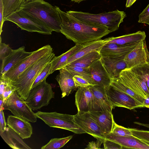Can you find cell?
<instances>
[{"label": "cell", "mask_w": 149, "mask_h": 149, "mask_svg": "<svg viewBox=\"0 0 149 149\" xmlns=\"http://www.w3.org/2000/svg\"><path fill=\"white\" fill-rule=\"evenodd\" d=\"M57 8L61 19V32L76 44L99 40L110 33L106 26L83 22Z\"/></svg>", "instance_id": "1"}, {"label": "cell", "mask_w": 149, "mask_h": 149, "mask_svg": "<svg viewBox=\"0 0 149 149\" xmlns=\"http://www.w3.org/2000/svg\"><path fill=\"white\" fill-rule=\"evenodd\" d=\"M19 9L33 16L51 30L61 32L62 22L57 6L44 0L25 1Z\"/></svg>", "instance_id": "2"}, {"label": "cell", "mask_w": 149, "mask_h": 149, "mask_svg": "<svg viewBox=\"0 0 149 149\" xmlns=\"http://www.w3.org/2000/svg\"><path fill=\"white\" fill-rule=\"evenodd\" d=\"M55 56L53 52L49 53L26 69L17 79L11 81L16 92L21 98L26 100L36 79Z\"/></svg>", "instance_id": "3"}, {"label": "cell", "mask_w": 149, "mask_h": 149, "mask_svg": "<svg viewBox=\"0 0 149 149\" xmlns=\"http://www.w3.org/2000/svg\"><path fill=\"white\" fill-rule=\"evenodd\" d=\"M66 13L83 22L106 26L110 33L118 29L120 24L126 16L125 12L118 10L98 14L72 10Z\"/></svg>", "instance_id": "4"}, {"label": "cell", "mask_w": 149, "mask_h": 149, "mask_svg": "<svg viewBox=\"0 0 149 149\" xmlns=\"http://www.w3.org/2000/svg\"><path fill=\"white\" fill-rule=\"evenodd\" d=\"M8 21L16 24L22 30L29 32H36L45 35H51L52 31L33 16L20 9L6 17Z\"/></svg>", "instance_id": "5"}, {"label": "cell", "mask_w": 149, "mask_h": 149, "mask_svg": "<svg viewBox=\"0 0 149 149\" xmlns=\"http://www.w3.org/2000/svg\"><path fill=\"white\" fill-rule=\"evenodd\" d=\"M37 118L51 127L65 129L78 134L86 133L74 122V115L56 112L38 111L35 113Z\"/></svg>", "instance_id": "6"}, {"label": "cell", "mask_w": 149, "mask_h": 149, "mask_svg": "<svg viewBox=\"0 0 149 149\" xmlns=\"http://www.w3.org/2000/svg\"><path fill=\"white\" fill-rule=\"evenodd\" d=\"M3 110H9L14 116L29 122L35 123L37 120L35 113L16 91L4 101Z\"/></svg>", "instance_id": "7"}, {"label": "cell", "mask_w": 149, "mask_h": 149, "mask_svg": "<svg viewBox=\"0 0 149 149\" xmlns=\"http://www.w3.org/2000/svg\"><path fill=\"white\" fill-rule=\"evenodd\" d=\"M54 97L51 86L45 80L31 88L26 101L33 111H36L48 105Z\"/></svg>", "instance_id": "8"}, {"label": "cell", "mask_w": 149, "mask_h": 149, "mask_svg": "<svg viewBox=\"0 0 149 149\" xmlns=\"http://www.w3.org/2000/svg\"><path fill=\"white\" fill-rule=\"evenodd\" d=\"M52 52V48L49 45L33 51L31 55L0 76V78L11 81H13L31 65L47 54Z\"/></svg>", "instance_id": "9"}, {"label": "cell", "mask_w": 149, "mask_h": 149, "mask_svg": "<svg viewBox=\"0 0 149 149\" xmlns=\"http://www.w3.org/2000/svg\"><path fill=\"white\" fill-rule=\"evenodd\" d=\"M118 79L123 84L145 99L149 95L144 79L136 71L130 68H126L121 72Z\"/></svg>", "instance_id": "10"}, {"label": "cell", "mask_w": 149, "mask_h": 149, "mask_svg": "<svg viewBox=\"0 0 149 149\" xmlns=\"http://www.w3.org/2000/svg\"><path fill=\"white\" fill-rule=\"evenodd\" d=\"M106 91L112 109L118 107L132 110L143 108L142 104L129 95L115 88L111 85L106 89Z\"/></svg>", "instance_id": "11"}, {"label": "cell", "mask_w": 149, "mask_h": 149, "mask_svg": "<svg viewBox=\"0 0 149 149\" xmlns=\"http://www.w3.org/2000/svg\"><path fill=\"white\" fill-rule=\"evenodd\" d=\"M75 103L78 111L90 112L102 111L89 86L79 87L75 94Z\"/></svg>", "instance_id": "12"}, {"label": "cell", "mask_w": 149, "mask_h": 149, "mask_svg": "<svg viewBox=\"0 0 149 149\" xmlns=\"http://www.w3.org/2000/svg\"><path fill=\"white\" fill-rule=\"evenodd\" d=\"M74 122L86 133L97 139L104 140L101 129L89 112L78 111L74 115Z\"/></svg>", "instance_id": "13"}, {"label": "cell", "mask_w": 149, "mask_h": 149, "mask_svg": "<svg viewBox=\"0 0 149 149\" xmlns=\"http://www.w3.org/2000/svg\"><path fill=\"white\" fill-rule=\"evenodd\" d=\"M124 59L128 69L149 63V52L145 40L142 41L128 54Z\"/></svg>", "instance_id": "14"}, {"label": "cell", "mask_w": 149, "mask_h": 149, "mask_svg": "<svg viewBox=\"0 0 149 149\" xmlns=\"http://www.w3.org/2000/svg\"><path fill=\"white\" fill-rule=\"evenodd\" d=\"M88 68L91 75L93 85H98L106 89L109 86L111 79L100 59L94 62Z\"/></svg>", "instance_id": "15"}, {"label": "cell", "mask_w": 149, "mask_h": 149, "mask_svg": "<svg viewBox=\"0 0 149 149\" xmlns=\"http://www.w3.org/2000/svg\"><path fill=\"white\" fill-rule=\"evenodd\" d=\"M7 124L22 139L30 138L33 133V128L29 121L14 116H8Z\"/></svg>", "instance_id": "16"}, {"label": "cell", "mask_w": 149, "mask_h": 149, "mask_svg": "<svg viewBox=\"0 0 149 149\" xmlns=\"http://www.w3.org/2000/svg\"><path fill=\"white\" fill-rule=\"evenodd\" d=\"M105 139L120 145L123 148L149 149V142L133 136H119L111 133Z\"/></svg>", "instance_id": "17"}, {"label": "cell", "mask_w": 149, "mask_h": 149, "mask_svg": "<svg viewBox=\"0 0 149 149\" xmlns=\"http://www.w3.org/2000/svg\"><path fill=\"white\" fill-rule=\"evenodd\" d=\"M33 52H27L24 46L13 49L12 53L2 61L0 69V76L7 72L14 66Z\"/></svg>", "instance_id": "18"}, {"label": "cell", "mask_w": 149, "mask_h": 149, "mask_svg": "<svg viewBox=\"0 0 149 149\" xmlns=\"http://www.w3.org/2000/svg\"><path fill=\"white\" fill-rule=\"evenodd\" d=\"M139 44L126 46L107 43L102 47L100 53L101 56L124 59L125 56Z\"/></svg>", "instance_id": "19"}, {"label": "cell", "mask_w": 149, "mask_h": 149, "mask_svg": "<svg viewBox=\"0 0 149 149\" xmlns=\"http://www.w3.org/2000/svg\"><path fill=\"white\" fill-rule=\"evenodd\" d=\"M89 113L100 127L105 137L111 132L115 122L112 113L107 111Z\"/></svg>", "instance_id": "20"}, {"label": "cell", "mask_w": 149, "mask_h": 149, "mask_svg": "<svg viewBox=\"0 0 149 149\" xmlns=\"http://www.w3.org/2000/svg\"><path fill=\"white\" fill-rule=\"evenodd\" d=\"M109 41L107 38L104 40L101 39L84 44V46L70 56L60 67L59 70L92 51L95 50L100 51L102 47Z\"/></svg>", "instance_id": "21"}, {"label": "cell", "mask_w": 149, "mask_h": 149, "mask_svg": "<svg viewBox=\"0 0 149 149\" xmlns=\"http://www.w3.org/2000/svg\"><path fill=\"white\" fill-rule=\"evenodd\" d=\"M100 59L111 79L118 78L121 72L127 68L124 59L101 56Z\"/></svg>", "instance_id": "22"}, {"label": "cell", "mask_w": 149, "mask_h": 149, "mask_svg": "<svg viewBox=\"0 0 149 149\" xmlns=\"http://www.w3.org/2000/svg\"><path fill=\"white\" fill-rule=\"evenodd\" d=\"M55 79L58 83L61 92L62 98L68 96L72 90L76 88L73 79V76L67 70L62 68Z\"/></svg>", "instance_id": "23"}, {"label": "cell", "mask_w": 149, "mask_h": 149, "mask_svg": "<svg viewBox=\"0 0 149 149\" xmlns=\"http://www.w3.org/2000/svg\"><path fill=\"white\" fill-rule=\"evenodd\" d=\"M146 36L144 31H139L135 33L118 37H109L108 38L109 40L108 43L126 46H132L139 44L145 40Z\"/></svg>", "instance_id": "24"}, {"label": "cell", "mask_w": 149, "mask_h": 149, "mask_svg": "<svg viewBox=\"0 0 149 149\" xmlns=\"http://www.w3.org/2000/svg\"><path fill=\"white\" fill-rule=\"evenodd\" d=\"M2 138L11 148L14 149H31L16 133L6 127L5 131L0 132Z\"/></svg>", "instance_id": "25"}, {"label": "cell", "mask_w": 149, "mask_h": 149, "mask_svg": "<svg viewBox=\"0 0 149 149\" xmlns=\"http://www.w3.org/2000/svg\"><path fill=\"white\" fill-rule=\"evenodd\" d=\"M89 88L102 111H107L112 113L113 109L108 100L106 89L97 85L90 86Z\"/></svg>", "instance_id": "26"}, {"label": "cell", "mask_w": 149, "mask_h": 149, "mask_svg": "<svg viewBox=\"0 0 149 149\" xmlns=\"http://www.w3.org/2000/svg\"><path fill=\"white\" fill-rule=\"evenodd\" d=\"M84 44H76L73 47L66 52L58 56H55L51 62V67L50 74H52L55 71L58 70L60 67L68 59L79 49L82 47Z\"/></svg>", "instance_id": "27"}, {"label": "cell", "mask_w": 149, "mask_h": 149, "mask_svg": "<svg viewBox=\"0 0 149 149\" xmlns=\"http://www.w3.org/2000/svg\"><path fill=\"white\" fill-rule=\"evenodd\" d=\"M101 58L100 51L95 50L75 60L68 65L82 68H87L96 61L100 59Z\"/></svg>", "instance_id": "28"}, {"label": "cell", "mask_w": 149, "mask_h": 149, "mask_svg": "<svg viewBox=\"0 0 149 149\" xmlns=\"http://www.w3.org/2000/svg\"><path fill=\"white\" fill-rule=\"evenodd\" d=\"M110 85L115 88L129 95L143 104L145 98L137 94L122 83L120 81L118 78L111 79Z\"/></svg>", "instance_id": "29"}, {"label": "cell", "mask_w": 149, "mask_h": 149, "mask_svg": "<svg viewBox=\"0 0 149 149\" xmlns=\"http://www.w3.org/2000/svg\"><path fill=\"white\" fill-rule=\"evenodd\" d=\"M63 68L68 70L73 76L78 75L82 77L93 85L91 75L88 68H82L69 65Z\"/></svg>", "instance_id": "30"}, {"label": "cell", "mask_w": 149, "mask_h": 149, "mask_svg": "<svg viewBox=\"0 0 149 149\" xmlns=\"http://www.w3.org/2000/svg\"><path fill=\"white\" fill-rule=\"evenodd\" d=\"M25 0H3L4 6L3 20L6 17L19 9Z\"/></svg>", "instance_id": "31"}, {"label": "cell", "mask_w": 149, "mask_h": 149, "mask_svg": "<svg viewBox=\"0 0 149 149\" xmlns=\"http://www.w3.org/2000/svg\"><path fill=\"white\" fill-rule=\"evenodd\" d=\"M72 135L61 138L51 139L46 145L42 146L41 149H58L63 147L72 138Z\"/></svg>", "instance_id": "32"}, {"label": "cell", "mask_w": 149, "mask_h": 149, "mask_svg": "<svg viewBox=\"0 0 149 149\" xmlns=\"http://www.w3.org/2000/svg\"><path fill=\"white\" fill-rule=\"evenodd\" d=\"M141 75L144 79L149 91V63L131 68Z\"/></svg>", "instance_id": "33"}, {"label": "cell", "mask_w": 149, "mask_h": 149, "mask_svg": "<svg viewBox=\"0 0 149 149\" xmlns=\"http://www.w3.org/2000/svg\"><path fill=\"white\" fill-rule=\"evenodd\" d=\"M51 62L49 63L38 74L33 84V88L44 81L50 74V71L51 67Z\"/></svg>", "instance_id": "34"}, {"label": "cell", "mask_w": 149, "mask_h": 149, "mask_svg": "<svg viewBox=\"0 0 149 149\" xmlns=\"http://www.w3.org/2000/svg\"><path fill=\"white\" fill-rule=\"evenodd\" d=\"M119 136H133L130 128H127L117 124L115 122L111 133Z\"/></svg>", "instance_id": "35"}, {"label": "cell", "mask_w": 149, "mask_h": 149, "mask_svg": "<svg viewBox=\"0 0 149 149\" xmlns=\"http://www.w3.org/2000/svg\"><path fill=\"white\" fill-rule=\"evenodd\" d=\"M13 49L5 43L1 42L0 36V59L1 61L10 55L13 52Z\"/></svg>", "instance_id": "36"}, {"label": "cell", "mask_w": 149, "mask_h": 149, "mask_svg": "<svg viewBox=\"0 0 149 149\" xmlns=\"http://www.w3.org/2000/svg\"><path fill=\"white\" fill-rule=\"evenodd\" d=\"M133 135L149 142V131L130 128Z\"/></svg>", "instance_id": "37"}, {"label": "cell", "mask_w": 149, "mask_h": 149, "mask_svg": "<svg viewBox=\"0 0 149 149\" xmlns=\"http://www.w3.org/2000/svg\"><path fill=\"white\" fill-rule=\"evenodd\" d=\"M73 79L76 88L86 87L93 85L87 80L81 76L74 75Z\"/></svg>", "instance_id": "38"}, {"label": "cell", "mask_w": 149, "mask_h": 149, "mask_svg": "<svg viewBox=\"0 0 149 149\" xmlns=\"http://www.w3.org/2000/svg\"><path fill=\"white\" fill-rule=\"evenodd\" d=\"M138 22L149 25V4L139 15Z\"/></svg>", "instance_id": "39"}, {"label": "cell", "mask_w": 149, "mask_h": 149, "mask_svg": "<svg viewBox=\"0 0 149 149\" xmlns=\"http://www.w3.org/2000/svg\"><path fill=\"white\" fill-rule=\"evenodd\" d=\"M103 143L104 146V149H123L122 146L119 144L109 139H105Z\"/></svg>", "instance_id": "40"}, {"label": "cell", "mask_w": 149, "mask_h": 149, "mask_svg": "<svg viewBox=\"0 0 149 149\" xmlns=\"http://www.w3.org/2000/svg\"><path fill=\"white\" fill-rule=\"evenodd\" d=\"M16 91L15 88L12 84L11 81H8L3 95V101L5 100L14 91Z\"/></svg>", "instance_id": "41"}, {"label": "cell", "mask_w": 149, "mask_h": 149, "mask_svg": "<svg viewBox=\"0 0 149 149\" xmlns=\"http://www.w3.org/2000/svg\"><path fill=\"white\" fill-rule=\"evenodd\" d=\"M103 140L97 139L96 141H92L89 142L87 146V149H101V144L103 143Z\"/></svg>", "instance_id": "42"}, {"label": "cell", "mask_w": 149, "mask_h": 149, "mask_svg": "<svg viewBox=\"0 0 149 149\" xmlns=\"http://www.w3.org/2000/svg\"><path fill=\"white\" fill-rule=\"evenodd\" d=\"M6 127V123L3 110H0V132H4Z\"/></svg>", "instance_id": "43"}, {"label": "cell", "mask_w": 149, "mask_h": 149, "mask_svg": "<svg viewBox=\"0 0 149 149\" xmlns=\"http://www.w3.org/2000/svg\"><path fill=\"white\" fill-rule=\"evenodd\" d=\"M4 6L3 0H0V35L2 32V27L4 22L3 20Z\"/></svg>", "instance_id": "44"}, {"label": "cell", "mask_w": 149, "mask_h": 149, "mask_svg": "<svg viewBox=\"0 0 149 149\" xmlns=\"http://www.w3.org/2000/svg\"><path fill=\"white\" fill-rule=\"evenodd\" d=\"M0 79V98L3 100V94L4 92L5 88L8 84V81L1 78Z\"/></svg>", "instance_id": "45"}, {"label": "cell", "mask_w": 149, "mask_h": 149, "mask_svg": "<svg viewBox=\"0 0 149 149\" xmlns=\"http://www.w3.org/2000/svg\"><path fill=\"white\" fill-rule=\"evenodd\" d=\"M143 108H147L149 109V95L147 96L144 99L143 103Z\"/></svg>", "instance_id": "46"}, {"label": "cell", "mask_w": 149, "mask_h": 149, "mask_svg": "<svg viewBox=\"0 0 149 149\" xmlns=\"http://www.w3.org/2000/svg\"><path fill=\"white\" fill-rule=\"evenodd\" d=\"M136 0H127L126 4V7H130L136 1Z\"/></svg>", "instance_id": "47"}, {"label": "cell", "mask_w": 149, "mask_h": 149, "mask_svg": "<svg viewBox=\"0 0 149 149\" xmlns=\"http://www.w3.org/2000/svg\"><path fill=\"white\" fill-rule=\"evenodd\" d=\"M4 103L3 100L0 98V110H3V106Z\"/></svg>", "instance_id": "48"}, {"label": "cell", "mask_w": 149, "mask_h": 149, "mask_svg": "<svg viewBox=\"0 0 149 149\" xmlns=\"http://www.w3.org/2000/svg\"><path fill=\"white\" fill-rule=\"evenodd\" d=\"M86 0H71V1L72 2H74L79 3L82 1Z\"/></svg>", "instance_id": "49"}, {"label": "cell", "mask_w": 149, "mask_h": 149, "mask_svg": "<svg viewBox=\"0 0 149 149\" xmlns=\"http://www.w3.org/2000/svg\"><path fill=\"white\" fill-rule=\"evenodd\" d=\"M38 0H25V1H34Z\"/></svg>", "instance_id": "50"}]
</instances>
